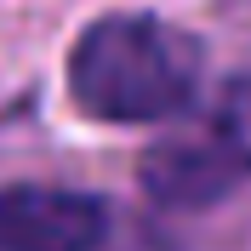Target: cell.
<instances>
[{"label":"cell","instance_id":"6da1fadb","mask_svg":"<svg viewBox=\"0 0 251 251\" xmlns=\"http://www.w3.org/2000/svg\"><path fill=\"white\" fill-rule=\"evenodd\" d=\"M194 86H200V46L183 29L143 12L97 17L69 57L75 103L97 120H120V126L166 120V114L188 109Z\"/></svg>","mask_w":251,"mask_h":251},{"label":"cell","instance_id":"7a4b0ae2","mask_svg":"<svg viewBox=\"0 0 251 251\" xmlns=\"http://www.w3.org/2000/svg\"><path fill=\"white\" fill-rule=\"evenodd\" d=\"M251 183V80H228L205 120L143 154V194L166 211H200Z\"/></svg>","mask_w":251,"mask_h":251},{"label":"cell","instance_id":"3957f363","mask_svg":"<svg viewBox=\"0 0 251 251\" xmlns=\"http://www.w3.org/2000/svg\"><path fill=\"white\" fill-rule=\"evenodd\" d=\"M103 234H109V211L80 188H0V251H97Z\"/></svg>","mask_w":251,"mask_h":251}]
</instances>
